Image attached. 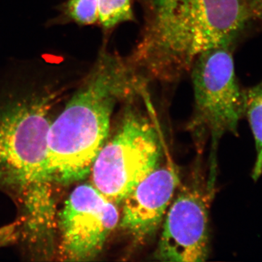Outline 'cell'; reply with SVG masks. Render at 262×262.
Listing matches in <instances>:
<instances>
[{
  "instance_id": "1",
  "label": "cell",
  "mask_w": 262,
  "mask_h": 262,
  "mask_svg": "<svg viewBox=\"0 0 262 262\" xmlns=\"http://www.w3.org/2000/svg\"><path fill=\"white\" fill-rule=\"evenodd\" d=\"M142 37L129 61L149 82H174L202 53L234 46L253 23L248 0H149Z\"/></svg>"
},
{
  "instance_id": "2",
  "label": "cell",
  "mask_w": 262,
  "mask_h": 262,
  "mask_svg": "<svg viewBox=\"0 0 262 262\" xmlns=\"http://www.w3.org/2000/svg\"><path fill=\"white\" fill-rule=\"evenodd\" d=\"M147 84L128 59L103 50L48 135V170L53 184L83 180L107 140L117 103Z\"/></svg>"
},
{
  "instance_id": "3",
  "label": "cell",
  "mask_w": 262,
  "mask_h": 262,
  "mask_svg": "<svg viewBox=\"0 0 262 262\" xmlns=\"http://www.w3.org/2000/svg\"><path fill=\"white\" fill-rule=\"evenodd\" d=\"M59 94L46 90L0 106V184L24 205V231L31 242L51 241L56 228L48 135Z\"/></svg>"
},
{
  "instance_id": "4",
  "label": "cell",
  "mask_w": 262,
  "mask_h": 262,
  "mask_svg": "<svg viewBox=\"0 0 262 262\" xmlns=\"http://www.w3.org/2000/svg\"><path fill=\"white\" fill-rule=\"evenodd\" d=\"M138 94L124 102L118 129L103 144L90 173L91 184L116 204L158 166L161 156L156 129L134 104Z\"/></svg>"
},
{
  "instance_id": "5",
  "label": "cell",
  "mask_w": 262,
  "mask_h": 262,
  "mask_svg": "<svg viewBox=\"0 0 262 262\" xmlns=\"http://www.w3.org/2000/svg\"><path fill=\"white\" fill-rule=\"evenodd\" d=\"M234 46L213 48L202 53L193 63L194 98L192 127L208 133L212 147L227 133L237 135L244 116V89L234 68Z\"/></svg>"
},
{
  "instance_id": "6",
  "label": "cell",
  "mask_w": 262,
  "mask_h": 262,
  "mask_svg": "<svg viewBox=\"0 0 262 262\" xmlns=\"http://www.w3.org/2000/svg\"><path fill=\"white\" fill-rule=\"evenodd\" d=\"M116 203L91 183L75 188L58 215L59 256L67 261L93 260L120 222Z\"/></svg>"
},
{
  "instance_id": "7",
  "label": "cell",
  "mask_w": 262,
  "mask_h": 262,
  "mask_svg": "<svg viewBox=\"0 0 262 262\" xmlns=\"http://www.w3.org/2000/svg\"><path fill=\"white\" fill-rule=\"evenodd\" d=\"M168 208L155 257L163 261H206L209 222L204 196L196 189H185Z\"/></svg>"
},
{
  "instance_id": "8",
  "label": "cell",
  "mask_w": 262,
  "mask_h": 262,
  "mask_svg": "<svg viewBox=\"0 0 262 262\" xmlns=\"http://www.w3.org/2000/svg\"><path fill=\"white\" fill-rule=\"evenodd\" d=\"M178 174L170 165L157 167L122 202V230L139 242H145L159 229L176 189Z\"/></svg>"
},
{
  "instance_id": "9",
  "label": "cell",
  "mask_w": 262,
  "mask_h": 262,
  "mask_svg": "<svg viewBox=\"0 0 262 262\" xmlns=\"http://www.w3.org/2000/svg\"><path fill=\"white\" fill-rule=\"evenodd\" d=\"M244 116L247 117L256 145V159L251 177L256 182L262 176V80L244 89Z\"/></svg>"
},
{
  "instance_id": "10",
  "label": "cell",
  "mask_w": 262,
  "mask_h": 262,
  "mask_svg": "<svg viewBox=\"0 0 262 262\" xmlns=\"http://www.w3.org/2000/svg\"><path fill=\"white\" fill-rule=\"evenodd\" d=\"M98 21L104 29L135 19L131 0H98Z\"/></svg>"
},
{
  "instance_id": "11",
  "label": "cell",
  "mask_w": 262,
  "mask_h": 262,
  "mask_svg": "<svg viewBox=\"0 0 262 262\" xmlns=\"http://www.w3.org/2000/svg\"><path fill=\"white\" fill-rule=\"evenodd\" d=\"M98 0H70L67 13L80 25H91L98 20Z\"/></svg>"
},
{
  "instance_id": "12",
  "label": "cell",
  "mask_w": 262,
  "mask_h": 262,
  "mask_svg": "<svg viewBox=\"0 0 262 262\" xmlns=\"http://www.w3.org/2000/svg\"><path fill=\"white\" fill-rule=\"evenodd\" d=\"M23 227L24 219L22 217L13 223L0 227V248L16 242L21 235Z\"/></svg>"
},
{
  "instance_id": "13",
  "label": "cell",
  "mask_w": 262,
  "mask_h": 262,
  "mask_svg": "<svg viewBox=\"0 0 262 262\" xmlns=\"http://www.w3.org/2000/svg\"><path fill=\"white\" fill-rule=\"evenodd\" d=\"M248 3L253 23L262 27V0H248Z\"/></svg>"
}]
</instances>
